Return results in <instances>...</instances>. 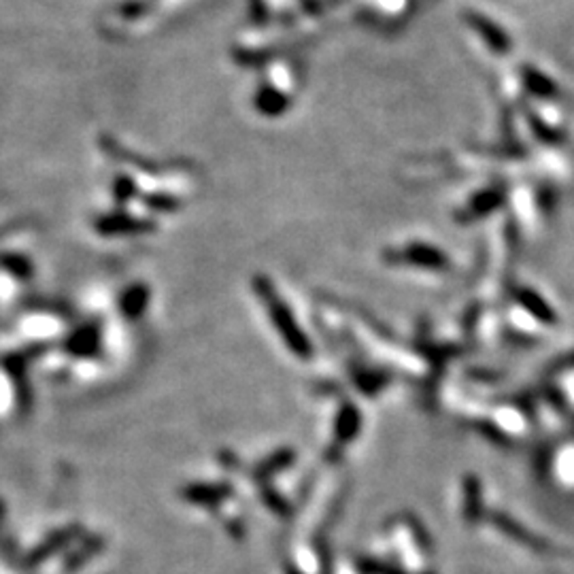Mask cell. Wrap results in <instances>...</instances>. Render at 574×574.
Wrapping results in <instances>:
<instances>
[{
	"mask_svg": "<svg viewBox=\"0 0 574 574\" xmlns=\"http://www.w3.org/2000/svg\"><path fill=\"white\" fill-rule=\"evenodd\" d=\"M286 574H305V572H300V570H298V568H294V566H287Z\"/></svg>",
	"mask_w": 574,
	"mask_h": 574,
	"instance_id": "5",
	"label": "cell"
},
{
	"mask_svg": "<svg viewBox=\"0 0 574 574\" xmlns=\"http://www.w3.org/2000/svg\"><path fill=\"white\" fill-rule=\"evenodd\" d=\"M358 570H360V574H408V572L402 570V568L381 564V561H375V560H360ZM425 574H430V572H425Z\"/></svg>",
	"mask_w": 574,
	"mask_h": 574,
	"instance_id": "3",
	"label": "cell"
},
{
	"mask_svg": "<svg viewBox=\"0 0 574 574\" xmlns=\"http://www.w3.org/2000/svg\"><path fill=\"white\" fill-rule=\"evenodd\" d=\"M79 534H81L79 525H70V528L56 530L53 534L47 536L43 542H39L37 547H34L32 551L26 555V560H23V566L34 568V566L43 564V561L53 558V555H58L60 551H64V549H67L68 544L73 542Z\"/></svg>",
	"mask_w": 574,
	"mask_h": 574,
	"instance_id": "1",
	"label": "cell"
},
{
	"mask_svg": "<svg viewBox=\"0 0 574 574\" xmlns=\"http://www.w3.org/2000/svg\"><path fill=\"white\" fill-rule=\"evenodd\" d=\"M103 547H105V541L100 536L87 538V541H84V544H81V547L77 549L75 553L68 555L67 561H64V568H67L68 572L79 570V568L87 564V561H90L94 555H98L100 551H103Z\"/></svg>",
	"mask_w": 574,
	"mask_h": 574,
	"instance_id": "2",
	"label": "cell"
},
{
	"mask_svg": "<svg viewBox=\"0 0 574 574\" xmlns=\"http://www.w3.org/2000/svg\"><path fill=\"white\" fill-rule=\"evenodd\" d=\"M3 519H5V502L0 500V528H3Z\"/></svg>",
	"mask_w": 574,
	"mask_h": 574,
	"instance_id": "4",
	"label": "cell"
}]
</instances>
